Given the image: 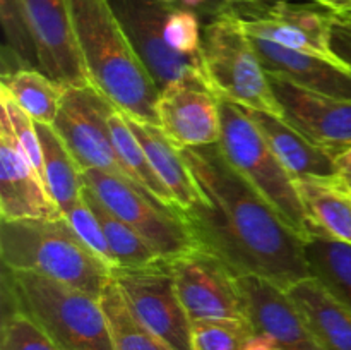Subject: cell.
Wrapping results in <instances>:
<instances>
[{"instance_id": "7402d4cb", "label": "cell", "mask_w": 351, "mask_h": 350, "mask_svg": "<svg viewBox=\"0 0 351 350\" xmlns=\"http://www.w3.org/2000/svg\"><path fill=\"white\" fill-rule=\"evenodd\" d=\"M295 185L312 233L351 244V192L341 178H295Z\"/></svg>"}, {"instance_id": "8992f818", "label": "cell", "mask_w": 351, "mask_h": 350, "mask_svg": "<svg viewBox=\"0 0 351 350\" xmlns=\"http://www.w3.org/2000/svg\"><path fill=\"white\" fill-rule=\"evenodd\" d=\"M202 64L213 91L245 108L281 117L269 78L242 21L213 17L202 27Z\"/></svg>"}, {"instance_id": "30bf717a", "label": "cell", "mask_w": 351, "mask_h": 350, "mask_svg": "<svg viewBox=\"0 0 351 350\" xmlns=\"http://www.w3.org/2000/svg\"><path fill=\"white\" fill-rule=\"evenodd\" d=\"M160 93L189 78L208 81L202 55H182L165 41V23L173 9L161 0H106ZM209 82V81H208Z\"/></svg>"}, {"instance_id": "6da1fadb", "label": "cell", "mask_w": 351, "mask_h": 350, "mask_svg": "<svg viewBox=\"0 0 351 350\" xmlns=\"http://www.w3.org/2000/svg\"><path fill=\"white\" fill-rule=\"evenodd\" d=\"M180 151L199 194L180 215L199 249L219 257L235 277L256 275L281 288L312 277L305 239L228 163L218 144Z\"/></svg>"}, {"instance_id": "f1b7e54d", "label": "cell", "mask_w": 351, "mask_h": 350, "mask_svg": "<svg viewBox=\"0 0 351 350\" xmlns=\"http://www.w3.org/2000/svg\"><path fill=\"white\" fill-rule=\"evenodd\" d=\"M5 41L2 47V75L19 69H40L36 45L21 0H0Z\"/></svg>"}, {"instance_id": "f35d334b", "label": "cell", "mask_w": 351, "mask_h": 350, "mask_svg": "<svg viewBox=\"0 0 351 350\" xmlns=\"http://www.w3.org/2000/svg\"><path fill=\"white\" fill-rule=\"evenodd\" d=\"M208 2L209 0H182V7H187V9H192L195 10V12H199V10H201Z\"/></svg>"}, {"instance_id": "9c48e42d", "label": "cell", "mask_w": 351, "mask_h": 350, "mask_svg": "<svg viewBox=\"0 0 351 350\" xmlns=\"http://www.w3.org/2000/svg\"><path fill=\"white\" fill-rule=\"evenodd\" d=\"M113 280L130 311L171 350L192 349V321L178 297L168 261L143 268H117Z\"/></svg>"}, {"instance_id": "d6986e66", "label": "cell", "mask_w": 351, "mask_h": 350, "mask_svg": "<svg viewBox=\"0 0 351 350\" xmlns=\"http://www.w3.org/2000/svg\"><path fill=\"white\" fill-rule=\"evenodd\" d=\"M264 139L293 178H338V158L302 136L283 117L247 108Z\"/></svg>"}, {"instance_id": "74e56055", "label": "cell", "mask_w": 351, "mask_h": 350, "mask_svg": "<svg viewBox=\"0 0 351 350\" xmlns=\"http://www.w3.org/2000/svg\"><path fill=\"white\" fill-rule=\"evenodd\" d=\"M338 175L345 187L351 192V150L338 158Z\"/></svg>"}, {"instance_id": "7bdbcfd3", "label": "cell", "mask_w": 351, "mask_h": 350, "mask_svg": "<svg viewBox=\"0 0 351 350\" xmlns=\"http://www.w3.org/2000/svg\"><path fill=\"white\" fill-rule=\"evenodd\" d=\"M343 14H346V16H351V9H348V10H345V12Z\"/></svg>"}, {"instance_id": "3957f363", "label": "cell", "mask_w": 351, "mask_h": 350, "mask_svg": "<svg viewBox=\"0 0 351 350\" xmlns=\"http://www.w3.org/2000/svg\"><path fill=\"white\" fill-rule=\"evenodd\" d=\"M0 257L3 268L27 271L101 297L113 270L93 253L67 220H2Z\"/></svg>"}, {"instance_id": "2e32d148", "label": "cell", "mask_w": 351, "mask_h": 350, "mask_svg": "<svg viewBox=\"0 0 351 350\" xmlns=\"http://www.w3.org/2000/svg\"><path fill=\"white\" fill-rule=\"evenodd\" d=\"M254 331L269 336L278 350H324L315 340L287 288L256 275L237 277Z\"/></svg>"}, {"instance_id": "7a4b0ae2", "label": "cell", "mask_w": 351, "mask_h": 350, "mask_svg": "<svg viewBox=\"0 0 351 350\" xmlns=\"http://www.w3.org/2000/svg\"><path fill=\"white\" fill-rule=\"evenodd\" d=\"M91 86L117 110L158 124L160 89L106 0H69Z\"/></svg>"}, {"instance_id": "52a82bcc", "label": "cell", "mask_w": 351, "mask_h": 350, "mask_svg": "<svg viewBox=\"0 0 351 350\" xmlns=\"http://www.w3.org/2000/svg\"><path fill=\"white\" fill-rule=\"evenodd\" d=\"M82 184L110 211L129 223L163 261L199 249L180 211L161 205L129 180L89 168L82 170Z\"/></svg>"}, {"instance_id": "44dd1931", "label": "cell", "mask_w": 351, "mask_h": 350, "mask_svg": "<svg viewBox=\"0 0 351 350\" xmlns=\"http://www.w3.org/2000/svg\"><path fill=\"white\" fill-rule=\"evenodd\" d=\"M123 117L132 129L134 136L143 146L144 153L147 154L151 167L154 168L160 180L167 185V189L173 196L178 211L191 208L197 201L199 194L182 151L168 139V136L158 124L132 119V117H127L125 113Z\"/></svg>"}, {"instance_id": "484cf974", "label": "cell", "mask_w": 351, "mask_h": 350, "mask_svg": "<svg viewBox=\"0 0 351 350\" xmlns=\"http://www.w3.org/2000/svg\"><path fill=\"white\" fill-rule=\"evenodd\" d=\"M304 250L312 277L351 309V244L312 233Z\"/></svg>"}, {"instance_id": "e0dca14e", "label": "cell", "mask_w": 351, "mask_h": 350, "mask_svg": "<svg viewBox=\"0 0 351 350\" xmlns=\"http://www.w3.org/2000/svg\"><path fill=\"white\" fill-rule=\"evenodd\" d=\"M336 10L315 2L283 0L263 19L242 21L250 36L269 40L291 50L332 58L329 51V26Z\"/></svg>"}, {"instance_id": "ab89813d", "label": "cell", "mask_w": 351, "mask_h": 350, "mask_svg": "<svg viewBox=\"0 0 351 350\" xmlns=\"http://www.w3.org/2000/svg\"><path fill=\"white\" fill-rule=\"evenodd\" d=\"M335 9L338 12H345V10L351 9V0H335Z\"/></svg>"}, {"instance_id": "d6a6232c", "label": "cell", "mask_w": 351, "mask_h": 350, "mask_svg": "<svg viewBox=\"0 0 351 350\" xmlns=\"http://www.w3.org/2000/svg\"><path fill=\"white\" fill-rule=\"evenodd\" d=\"M64 218L67 220L69 225L74 229V232L77 233L79 239H81L93 253L98 254L112 270H115V257H113L112 249H110L108 240H106L105 232H103L101 229V223L96 218V215L93 213L91 206L88 205L84 196H82L81 201H79L67 215H64Z\"/></svg>"}, {"instance_id": "ffe728a7", "label": "cell", "mask_w": 351, "mask_h": 350, "mask_svg": "<svg viewBox=\"0 0 351 350\" xmlns=\"http://www.w3.org/2000/svg\"><path fill=\"white\" fill-rule=\"evenodd\" d=\"M287 292L322 349L351 350V309L321 280L307 277Z\"/></svg>"}, {"instance_id": "f546056e", "label": "cell", "mask_w": 351, "mask_h": 350, "mask_svg": "<svg viewBox=\"0 0 351 350\" xmlns=\"http://www.w3.org/2000/svg\"><path fill=\"white\" fill-rule=\"evenodd\" d=\"M254 326L249 319H202L192 321L194 350H243Z\"/></svg>"}, {"instance_id": "4316f807", "label": "cell", "mask_w": 351, "mask_h": 350, "mask_svg": "<svg viewBox=\"0 0 351 350\" xmlns=\"http://www.w3.org/2000/svg\"><path fill=\"white\" fill-rule=\"evenodd\" d=\"M82 196L101 223V229L115 257L117 268H143L163 261L129 223L110 211L86 185L82 187Z\"/></svg>"}, {"instance_id": "8d00e7d4", "label": "cell", "mask_w": 351, "mask_h": 350, "mask_svg": "<svg viewBox=\"0 0 351 350\" xmlns=\"http://www.w3.org/2000/svg\"><path fill=\"white\" fill-rule=\"evenodd\" d=\"M243 350H278V349L269 336L263 335V333H254V335L250 336L249 342H247V345L243 347Z\"/></svg>"}, {"instance_id": "9a60e30c", "label": "cell", "mask_w": 351, "mask_h": 350, "mask_svg": "<svg viewBox=\"0 0 351 350\" xmlns=\"http://www.w3.org/2000/svg\"><path fill=\"white\" fill-rule=\"evenodd\" d=\"M62 211L21 146L9 119L0 117V218L53 220Z\"/></svg>"}, {"instance_id": "8fae6325", "label": "cell", "mask_w": 351, "mask_h": 350, "mask_svg": "<svg viewBox=\"0 0 351 350\" xmlns=\"http://www.w3.org/2000/svg\"><path fill=\"white\" fill-rule=\"evenodd\" d=\"M168 263L191 321L249 319L237 277L219 257L195 249Z\"/></svg>"}, {"instance_id": "d590c367", "label": "cell", "mask_w": 351, "mask_h": 350, "mask_svg": "<svg viewBox=\"0 0 351 350\" xmlns=\"http://www.w3.org/2000/svg\"><path fill=\"white\" fill-rule=\"evenodd\" d=\"M329 51L351 71V16L336 12L329 26Z\"/></svg>"}, {"instance_id": "7c38bea8", "label": "cell", "mask_w": 351, "mask_h": 350, "mask_svg": "<svg viewBox=\"0 0 351 350\" xmlns=\"http://www.w3.org/2000/svg\"><path fill=\"white\" fill-rule=\"evenodd\" d=\"M267 78L285 122L332 156L351 150V102L308 91L280 75Z\"/></svg>"}, {"instance_id": "ac0fdd59", "label": "cell", "mask_w": 351, "mask_h": 350, "mask_svg": "<svg viewBox=\"0 0 351 350\" xmlns=\"http://www.w3.org/2000/svg\"><path fill=\"white\" fill-rule=\"evenodd\" d=\"M250 40L267 74L329 98L351 102V71L336 58L291 50L263 38L250 36Z\"/></svg>"}, {"instance_id": "4dcf8cb0", "label": "cell", "mask_w": 351, "mask_h": 350, "mask_svg": "<svg viewBox=\"0 0 351 350\" xmlns=\"http://www.w3.org/2000/svg\"><path fill=\"white\" fill-rule=\"evenodd\" d=\"M0 350H62L24 312L10 309L3 314Z\"/></svg>"}, {"instance_id": "ba28073f", "label": "cell", "mask_w": 351, "mask_h": 350, "mask_svg": "<svg viewBox=\"0 0 351 350\" xmlns=\"http://www.w3.org/2000/svg\"><path fill=\"white\" fill-rule=\"evenodd\" d=\"M113 110L115 106L93 86H65L53 127L67 144L81 172L96 168L134 184L122 167L113 144L110 130V115Z\"/></svg>"}, {"instance_id": "d4e9b609", "label": "cell", "mask_w": 351, "mask_h": 350, "mask_svg": "<svg viewBox=\"0 0 351 350\" xmlns=\"http://www.w3.org/2000/svg\"><path fill=\"white\" fill-rule=\"evenodd\" d=\"M110 130H112L117 154H119L120 161H122V167L125 168L130 180L141 191L147 192L151 198L160 201L161 205L178 211L173 196L168 191L167 185L160 180L154 168L151 167L149 160H147V154L144 153L143 146L137 141V137L134 136L132 129L129 127L125 117H123V113L120 110L115 108L112 115H110Z\"/></svg>"}, {"instance_id": "5b68a950", "label": "cell", "mask_w": 351, "mask_h": 350, "mask_svg": "<svg viewBox=\"0 0 351 350\" xmlns=\"http://www.w3.org/2000/svg\"><path fill=\"white\" fill-rule=\"evenodd\" d=\"M221 134L219 150L228 163L273 206L302 239H311V222L298 196L295 178L288 174L264 139L245 106L219 96Z\"/></svg>"}, {"instance_id": "83f0119b", "label": "cell", "mask_w": 351, "mask_h": 350, "mask_svg": "<svg viewBox=\"0 0 351 350\" xmlns=\"http://www.w3.org/2000/svg\"><path fill=\"white\" fill-rule=\"evenodd\" d=\"M99 302L105 312L113 350H171L136 318L113 278L103 290Z\"/></svg>"}, {"instance_id": "60d3db41", "label": "cell", "mask_w": 351, "mask_h": 350, "mask_svg": "<svg viewBox=\"0 0 351 350\" xmlns=\"http://www.w3.org/2000/svg\"><path fill=\"white\" fill-rule=\"evenodd\" d=\"M305 2H315V3H321V5H326V7H331V9H335V0H305ZM336 12H338V10H336Z\"/></svg>"}, {"instance_id": "b9f144b4", "label": "cell", "mask_w": 351, "mask_h": 350, "mask_svg": "<svg viewBox=\"0 0 351 350\" xmlns=\"http://www.w3.org/2000/svg\"><path fill=\"white\" fill-rule=\"evenodd\" d=\"M161 2H165V3H171V5H173L175 2H178V0H161ZM182 2V0H180Z\"/></svg>"}, {"instance_id": "4fadbf2b", "label": "cell", "mask_w": 351, "mask_h": 350, "mask_svg": "<svg viewBox=\"0 0 351 350\" xmlns=\"http://www.w3.org/2000/svg\"><path fill=\"white\" fill-rule=\"evenodd\" d=\"M33 33L40 71L64 86H91L69 0H21Z\"/></svg>"}, {"instance_id": "603a6c76", "label": "cell", "mask_w": 351, "mask_h": 350, "mask_svg": "<svg viewBox=\"0 0 351 350\" xmlns=\"http://www.w3.org/2000/svg\"><path fill=\"white\" fill-rule=\"evenodd\" d=\"M34 124L43 153L45 184L62 215H67L82 199V172L55 127L50 124Z\"/></svg>"}, {"instance_id": "1f68e13d", "label": "cell", "mask_w": 351, "mask_h": 350, "mask_svg": "<svg viewBox=\"0 0 351 350\" xmlns=\"http://www.w3.org/2000/svg\"><path fill=\"white\" fill-rule=\"evenodd\" d=\"M165 41L182 55H201L202 27L199 14L187 7H175L165 23Z\"/></svg>"}, {"instance_id": "cb8c5ba5", "label": "cell", "mask_w": 351, "mask_h": 350, "mask_svg": "<svg viewBox=\"0 0 351 350\" xmlns=\"http://www.w3.org/2000/svg\"><path fill=\"white\" fill-rule=\"evenodd\" d=\"M0 88L5 89L34 122L53 126L64 98V84L48 78L40 69L29 67L3 74Z\"/></svg>"}, {"instance_id": "277c9868", "label": "cell", "mask_w": 351, "mask_h": 350, "mask_svg": "<svg viewBox=\"0 0 351 350\" xmlns=\"http://www.w3.org/2000/svg\"><path fill=\"white\" fill-rule=\"evenodd\" d=\"M12 309L33 319L62 350H113L98 297L27 271L3 268Z\"/></svg>"}, {"instance_id": "e575fe53", "label": "cell", "mask_w": 351, "mask_h": 350, "mask_svg": "<svg viewBox=\"0 0 351 350\" xmlns=\"http://www.w3.org/2000/svg\"><path fill=\"white\" fill-rule=\"evenodd\" d=\"M281 2L283 0H209L197 14L209 19L232 16L240 21H254L269 16Z\"/></svg>"}, {"instance_id": "836d02e7", "label": "cell", "mask_w": 351, "mask_h": 350, "mask_svg": "<svg viewBox=\"0 0 351 350\" xmlns=\"http://www.w3.org/2000/svg\"><path fill=\"white\" fill-rule=\"evenodd\" d=\"M0 110H2L3 115L9 119L10 127H12L14 132H16L21 146L24 148L26 154L29 156L31 163L34 165L38 174H40L41 178L45 180L43 153H41L40 139H38L36 124H34V120L31 119V117L14 102L12 96L2 88H0Z\"/></svg>"}, {"instance_id": "5bb4252c", "label": "cell", "mask_w": 351, "mask_h": 350, "mask_svg": "<svg viewBox=\"0 0 351 350\" xmlns=\"http://www.w3.org/2000/svg\"><path fill=\"white\" fill-rule=\"evenodd\" d=\"M158 117L160 127L178 150L219 143V98L204 79L189 78L165 88Z\"/></svg>"}]
</instances>
